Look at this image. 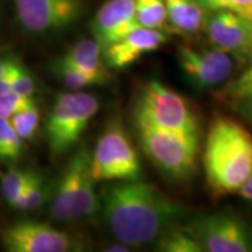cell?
Wrapping results in <instances>:
<instances>
[{
	"mask_svg": "<svg viewBox=\"0 0 252 252\" xmlns=\"http://www.w3.org/2000/svg\"><path fill=\"white\" fill-rule=\"evenodd\" d=\"M99 198L106 228L116 241L130 248L154 244L187 216L184 204L140 179L108 187Z\"/></svg>",
	"mask_w": 252,
	"mask_h": 252,
	"instance_id": "obj_1",
	"label": "cell"
},
{
	"mask_svg": "<svg viewBox=\"0 0 252 252\" xmlns=\"http://www.w3.org/2000/svg\"><path fill=\"white\" fill-rule=\"evenodd\" d=\"M207 186L214 197L237 193L252 173V134L229 117L214 119L203 152Z\"/></svg>",
	"mask_w": 252,
	"mask_h": 252,
	"instance_id": "obj_2",
	"label": "cell"
},
{
	"mask_svg": "<svg viewBox=\"0 0 252 252\" xmlns=\"http://www.w3.org/2000/svg\"><path fill=\"white\" fill-rule=\"evenodd\" d=\"M137 139L147 159L167 178L186 181L196 166L198 135H188L133 121Z\"/></svg>",
	"mask_w": 252,
	"mask_h": 252,
	"instance_id": "obj_3",
	"label": "cell"
},
{
	"mask_svg": "<svg viewBox=\"0 0 252 252\" xmlns=\"http://www.w3.org/2000/svg\"><path fill=\"white\" fill-rule=\"evenodd\" d=\"M133 121L154 127L200 137V124L187 99L161 82H146L133 104Z\"/></svg>",
	"mask_w": 252,
	"mask_h": 252,
	"instance_id": "obj_4",
	"label": "cell"
},
{
	"mask_svg": "<svg viewBox=\"0 0 252 252\" xmlns=\"http://www.w3.org/2000/svg\"><path fill=\"white\" fill-rule=\"evenodd\" d=\"M98 109L99 102L94 94L82 91L60 93L46 123L50 153L60 157L69 152L78 143Z\"/></svg>",
	"mask_w": 252,
	"mask_h": 252,
	"instance_id": "obj_5",
	"label": "cell"
},
{
	"mask_svg": "<svg viewBox=\"0 0 252 252\" xmlns=\"http://www.w3.org/2000/svg\"><path fill=\"white\" fill-rule=\"evenodd\" d=\"M141 163L119 119L106 125L91 154V172L96 184L103 181L138 180L141 176Z\"/></svg>",
	"mask_w": 252,
	"mask_h": 252,
	"instance_id": "obj_6",
	"label": "cell"
},
{
	"mask_svg": "<svg viewBox=\"0 0 252 252\" xmlns=\"http://www.w3.org/2000/svg\"><path fill=\"white\" fill-rule=\"evenodd\" d=\"M186 226L202 252H252V226L238 214H203Z\"/></svg>",
	"mask_w": 252,
	"mask_h": 252,
	"instance_id": "obj_7",
	"label": "cell"
},
{
	"mask_svg": "<svg viewBox=\"0 0 252 252\" xmlns=\"http://www.w3.org/2000/svg\"><path fill=\"white\" fill-rule=\"evenodd\" d=\"M17 21L32 36L55 35L80 20L83 0H12Z\"/></svg>",
	"mask_w": 252,
	"mask_h": 252,
	"instance_id": "obj_8",
	"label": "cell"
},
{
	"mask_svg": "<svg viewBox=\"0 0 252 252\" xmlns=\"http://www.w3.org/2000/svg\"><path fill=\"white\" fill-rule=\"evenodd\" d=\"M0 243L8 252H77L86 248L78 236L32 220H18L2 228Z\"/></svg>",
	"mask_w": 252,
	"mask_h": 252,
	"instance_id": "obj_9",
	"label": "cell"
},
{
	"mask_svg": "<svg viewBox=\"0 0 252 252\" xmlns=\"http://www.w3.org/2000/svg\"><path fill=\"white\" fill-rule=\"evenodd\" d=\"M178 61L185 77L195 89L209 90L229 80L234 72L236 60L214 46L197 49L181 45L178 48Z\"/></svg>",
	"mask_w": 252,
	"mask_h": 252,
	"instance_id": "obj_10",
	"label": "cell"
},
{
	"mask_svg": "<svg viewBox=\"0 0 252 252\" xmlns=\"http://www.w3.org/2000/svg\"><path fill=\"white\" fill-rule=\"evenodd\" d=\"M204 32L212 46L245 65L252 58V26L232 9L210 12Z\"/></svg>",
	"mask_w": 252,
	"mask_h": 252,
	"instance_id": "obj_11",
	"label": "cell"
},
{
	"mask_svg": "<svg viewBox=\"0 0 252 252\" xmlns=\"http://www.w3.org/2000/svg\"><path fill=\"white\" fill-rule=\"evenodd\" d=\"M91 166V154L87 147H81L70 158L65 168L56 180L50 195V217L56 222L75 220V206L82 176Z\"/></svg>",
	"mask_w": 252,
	"mask_h": 252,
	"instance_id": "obj_12",
	"label": "cell"
},
{
	"mask_svg": "<svg viewBox=\"0 0 252 252\" xmlns=\"http://www.w3.org/2000/svg\"><path fill=\"white\" fill-rule=\"evenodd\" d=\"M138 27L141 26L135 19L134 0H108L90 24L93 37L103 52Z\"/></svg>",
	"mask_w": 252,
	"mask_h": 252,
	"instance_id": "obj_13",
	"label": "cell"
},
{
	"mask_svg": "<svg viewBox=\"0 0 252 252\" xmlns=\"http://www.w3.org/2000/svg\"><path fill=\"white\" fill-rule=\"evenodd\" d=\"M167 40L168 36L161 30L138 27L104 49V62L109 69H125L144 55L156 52L165 45Z\"/></svg>",
	"mask_w": 252,
	"mask_h": 252,
	"instance_id": "obj_14",
	"label": "cell"
},
{
	"mask_svg": "<svg viewBox=\"0 0 252 252\" xmlns=\"http://www.w3.org/2000/svg\"><path fill=\"white\" fill-rule=\"evenodd\" d=\"M167 20L174 31L191 35L204 31L210 12L197 0H165Z\"/></svg>",
	"mask_w": 252,
	"mask_h": 252,
	"instance_id": "obj_15",
	"label": "cell"
},
{
	"mask_svg": "<svg viewBox=\"0 0 252 252\" xmlns=\"http://www.w3.org/2000/svg\"><path fill=\"white\" fill-rule=\"evenodd\" d=\"M55 62L96 75L106 81L111 77L109 68L104 62L103 50L94 37L81 40Z\"/></svg>",
	"mask_w": 252,
	"mask_h": 252,
	"instance_id": "obj_16",
	"label": "cell"
},
{
	"mask_svg": "<svg viewBox=\"0 0 252 252\" xmlns=\"http://www.w3.org/2000/svg\"><path fill=\"white\" fill-rule=\"evenodd\" d=\"M154 250L160 252H202L196 238L186 225L178 224L154 242Z\"/></svg>",
	"mask_w": 252,
	"mask_h": 252,
	"instance_id": "obj_17",
	"label": "cell"
},
{
	"mask_svg": "<svg viewBox=\"0 0 252 252\" xmlns=\"http://www.w3.org/2000/svg\"><path fill=\"white\" fill-rule=\"evenodd\" d=\"M53 188L41 173L35 172L31 181L15 201L13 208L18 210H34L48 201Z\"/></svg>",
	"mask_w": 252,
	"mask_h": 252,
	"instance_id": "obj_18",
	"label": "cell"
},
{
	"mask_svg": "<svg viewBox=\"0 0 252 252\" xmlns=\"http://www.w3.org/2000/svg\"><path fill=\"white\" fill-rule=\"evenodd\" d=\"M52 70L56 75V77L68 89L72 91H80L81 89H86V88L102 86L108 82L102 77L96 76V75L89 74V72L80 70V69L70 67V65L61 64L58 62H54Z\"/></svg>",
	"mask_w": 252,
	"mask_h": 252,
	"instance_id": "obj_19",
	"label": "cell"
},
{
	"mask_svg": "<svg viewBox=\"0 0 252 252\" xmlns=\"http://www.w3.org/2000/svg\"><path fill=\"white\" fill-rule=\"evenodd\" d=\"M135 19L141 27L161 30L167 20L165 0H134Z\"/></svg>",
	"mask_w": 252,
	"mask_h": 252,
	"instance_id": "obj_20",
	"label": "cell"
},
{
	"mask_svg": "<svg viewBox=\"0 0 252 252\" xmlns=\"http://www.w3.org/2000/svg\"><path fill=\"white\" fill-rule=\"evenodd\" d=\"M35 171L30 168H13L1 176V193L5 201L13 207L15 201L24 190Z\"/></svg>",
	"mask_w": 252,
	"mask_h": 252,
	"instance_id": "obj_21",
	"label": "cell"
},
{
	"mask_svg": "<svg viewBox=\"0 0 252 252\" xmlns=\"http://www.w3.org/2000/svg\"><path fill=\"white\" fill-rule=\"evenodd\" d=\"M23 139L12 127L9 119L0 117V159L15 162L23 154Z\"/></svg>",
	"mask_w": 252,
	"mask_h": 252,
	"instance_id": "obj_22",
	"label": "cell"
},
{
	"mask_svg": "<svg viewBox=\"0 0 252 252\" xmlns=\"http://www.w3.org/2000/svg\"><path fill=\"white\" fill-rule=\"evenodd\" d=\"M252 94V58L245 64L243 71L228 82L220 91V98L229 100L231 103H238L249 94Z\"/></svg>",
	"mask_w": 252,
	"mask_h": 252,
	"instance_id": "obj_23",
	"label": "cell"
},
{
	"mask_svg": "<svg viewBox=\"0 0 252 252\" xmlns=\"http://www.w3.org/2000/svg\"><path fill=\"white\" fill-rule=\"evenodd\" d=\"M39 108L34 106L23 112H19L9 119L12 127L23 140H32L36 133L40 124Z\"/></svg>",
	"mask_w": 252,
	"mask_h": 252,
	"instance_id": "obj_24",
	"label": "cell"
},
{
	"mask_svg": "<svg viewBox=\"0 0 252 252\" xmlns=\"http://www.w3.org/2000/svg\"><path fill=\"white\" fill-rule=\"evenodd\" d=\"M34 106H36V100L34 97L24 96L14 90L0 94V117L2 118L11 119L17 113Z\"/></svg>",
	"mask_w": 252,
	"mask_h": 252,
	"instance_id": "obj_25",
	"label": "cell"
},
{
	"mask_svg": "<svg viewBox=\"0 0 252 252\" xmlns=\"http://www.w3.org/2000/svg\"><path fill=\"white\" fill-rule=\"evenodd\" d=\"M12 90L27 97H33L36 90V82L32 72L20 61H17L13 69Z\"/></svg>",
	"mask_w": 252,
	"mask_h": 252,
	"instance_id": "obj_26",
	"label": "cell"
},
{
	"mask_svg": "<svg viewBox=\"0 0 252 252\" xmlns=\"http://www.w3.org/2000/svg\"><path fill=\"white\" fill-rule=\"evenodd\" d=\"M232 11L244 18L252 26V0H235Z\"/></svg>",
	"mask_w": 252,
	"mask_h": 252,
	"instance_id": "obj_27",
	"label": "cell"
},
{
	"mask_svg": "<svg viewBox=\"0 0 252 252\" xmlns=\"http://www.w3.org/2000/svg\"><path fill=\"white\" fill-rule=\"evenodd\" d=\"M209 12L219 9H234L235 0H197Z\"/></svg>",
	"mask_w": 252,
	"mask_h": 252,
	"instance_id": "obj_28",
	"label": "cell"
},
{
	"mask_svg": "<svg viewBox=\"0 0 252 252\" xmlns=\"http://www.w3.org/2000/svg\"><path fill=\"white\" fill-rule=\"evenodd\" d=\"M237 194L243 198V201H245V202L252 208V176L251 174L247 179V181L239 187V189L237 190Z\"/></svg>",
	"mask_w": 252,
	"mask_h": 252,
	"instance_id": "obj_29",
	"label": "cell"
},
{
	"mask_svg": "<svg viewBox=\"0 0 252 252\" xmlns=\"http://www.w3.org/2000/svg\"><path fill=\"white\" fill-rule=\"evenodd\" d=\"M235 105L238 108V111L252 123V94L242 100H239Z\"/></svg>",
	"mask_w": 252,
	"mask_h": 252,
	"instance_id": "obj_30",
	"label": "cell"
},
{
	"mask_svg": "<svg viewBox=\"0 0 252 252\" xmlns=\"http://www.w3.org/2000/svg\"><path fill=\"white\" fill-rule=\"evenodd\" d=\"M17 58L13 56H4V58H0V77L7 75L9 71L12 70V68L14 67L15 62H17Z\"/></svg>",
	"mask_w": 252,
	"mask_h": 252,
	"instance_id": "obj_31",
	"label": "cell"
},
{
	"mask_svg": "<svg viewBox=\"0 0 252 252\" xmlns=\"http://www.w3.org/2000/svg\"><path fill=\"white\" fill-rule=\"evenodd\" d=\"M13 69H14V67L12 68V70L9 71L7 75L0 77V94H2L7 93V91H9V90H12V84H13Z\"/></svg>",
	"mask_w": 252,
	"mask_h": 252,
	"instance_id": "obj_32",
	"label": "cell"
},
{
	"mask_svg": "<svg viewBox=\"0 0 252 252\" xmlns=\"http://www.w3.org/2000/svg\"><path fill=\"white\" fill-rule=\"evenodd\" d=\"M131 248L127 247V245L121 243V242H116L115 244H110L104 249V251H109V252H127L130 251Z\"/></svg>",
	"mask_w": 252,
	"mask_h": 252,
	"instance_id": "obj_33",
	"label": "cell"
},
{
	"mask_svg": "<svg viewBox=\"0 0 252 252\" xmlns=\"http://www.w3.org/2000/svg\"><path fill=\"white\" fill-rule=\"evenodd\" d=\"M251 176H252V173H251Z\"/></svg>",
	"mask_w": 252,
	"mask_h": 252,
	"instance_id": "obj_34",
	"label": "cell"
}]
</instances>
